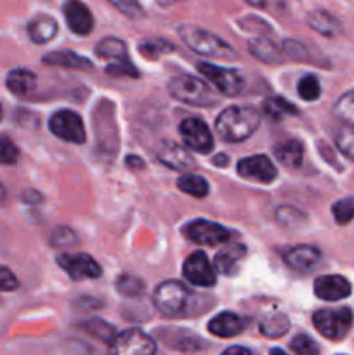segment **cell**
Here are the masks:
<instances>
[{
	"label": "cell",
	"mask_w": 354,
	"mask_h": 355,
	"mask_svg": "<svg viewBox=\"0 0 354 355\" xmlns=\"http://www.w3.org/2000/svg\"><path fill=\"white\" fill-rule=\"evenodd\" d=\"M96 54L103 59H115L118 62H127V45L120 38H104L97 44Z\"/></svg>",
	"instance_id": "27"
},
{
	"label": "cell",
	"mask_w": 354,
	"mask_h": 355,
	"mask_svg": "<svg viewBox=\"0 0 354 355\" xmlns=\"http://www.w3.org/2000/svg\"><path fill=\"white\" fill-rule=\"evenodd\" d=\"M260 116L250 106H231L219 114L215 130L226 142H243L259 128Z\"/></svg>",
	"instance_id": "1"
},
{
	"label": "cell",
	"mask_w": 354,
	"mask_h": 355,
	"mask_svg": "<svg viewBox=\"0 0 354 355\" xmlns=\"http://www.w3.org/2000/svg\"><path fill=\"white\" fill-rule=\"evenodd\" d=\"M6 83L7 89L12 94H16V96H28L35 89V85H37V76L30 69H12L7 75Z\"/></svg>",
	"instance_id": "23"
},
{
	"label": "cell",
	"mask_w": 354,
	"mask_h": 355,
	"mask_svg": "<svg viewBox=\"0 0 354 355\" xmlns=\"http://www.w3.org/2000/svg\"><path fill=\"white\" fill-rule=\"evenodd\" d=\"M288 329H290V319L281 312L266 315L259 324V331L266 338H281V336L287 335Z\"/></svg>",
	"instance_id": "25"
},
{
	"label": "cell",
	"mask_w": 354,
	"mask_h": 355,
	"mask_svg": "<svg viewBox=\"0 0 354 355\" xmlns=\"http://www.w3.org/2000/svg\"><path fill=\"white\" fill-rule=\"evenodd\" d=\"M160 338L169 349L179 350V352H198V350H203L207 347V342H203L200 336L194 335L193 331H187V329H163V331H160Z\"/></svg>",
	"instance_id": "15"
},
{
	"label": "cell",
	"mask_w": 354,
	"mask_h": 355,
	"mask_svg": "<svg viewBox=\"0 0 354 355\" xmlns=\"http://www.w3.org/2000/svg\"><path fill=\"white\" fill-rule=\"evenodd\" d=\"M19 159V149L6 135H0V165H14Z\"/></svg>",
	"instance_id": "39"
},
{
	"label": "cell",
	"mask_w": 354,
	"mask_h": 355,
	"mask_svg": "<svg viewBox=\"0 0 354 355\" xmlns=\"http://www.w3.org/2000/svg\"><path fill=\"white\" fill-rule=\"evenodd\" d=\"M264 113L271 118V120H281L283 116L288 114H297V107L292 103H288L287 99H283L281 96L269 97V99L264 103Z\"/></svg>",
	"instance_id": "29"
},
{
	"label": "cell",
	"mask_w": 354,
	"mask_h": 355,
	"mask_svg": "<svg viewBox=\"0 0 354 355\" xmlns=\"http://www.w3.org/2000/svg\"><path fill=\"white\" fill-rule=\"evenodd\" d=\"M3 198H6V189H3L2 182H0V201H2Z\"/></svg>",
	"instance_id": "48"
},
{
	"label": "cell",
	"mask_w": 354,
	"mask_h": 355,
	"mask_svg": "<svg viewBox=\"0 0 354 355\" xmlns=\"http://www.w3.org/2000/svg\"><path fill=\"white\" fill-rule=\"evenodd\" d=\"M290 350L295 355H319V349L318 343L307 335H297L294 340L290 342Z\"/></svg>",
	"instance_id": "36"
},
{
	"label": "cell",
	"mask_w": 354,
	"mask_h": 355,
	"mask_svg": "<svg viewBox=\"0 0 354 355\" xmlns=\"http://www.w3.org/2000/svg\"><path fill=\"white\" fill-rule=\"evenodd\" d=\"M65 17L68 26L76 35H89L94 26V17L89 7L82 2H68L65 6Z\"/></svg>",
	"instance_id": "18"
},
{
	"label": "cell",
	"mask_w": 354,
	"mask_h": 355,
	"mask_svg": "<svg viewBox=\"0 0 354 355\" xmlns=\"http://www.w3.org/2000/svg\"><path fill=\"white\" fill-rule=\"evenodd\" d=\"M58 263L73 281L97 279L103 274L99 263L85 253H62L58 257Z\"/></svg>",
	"instance_id": "8"
},
{
	"label": "cell",
	"mask_w": 354,
	"mask_h": 355,
	"mask_svg": "<svg viewBox=\"0 0 354 355\" xmlns=\"http://www.w3.org/2000/svg\"><path fill=\"white\" fill-rule=\"evenodd\" d=\"M196 68L205 78L210 80V82L214 83L222 94H226V96H236V94L242 92L243 78L238 71H235V69L219 68V66L210 64V62H198Z\"/></svg>",
	"instance_id": "10"
},
{
	"label": "cell",
	"mask_w": 354,
	"mask_h": 355,
	"mask_svg": "<svg viewBox=\"0 0 354 355\" xmlns=\"http://www.w3.org/2000/svg\"><path fill=\"white\" fill-rule=\"evenodd\" d=\"M333 113L344 123L354 127V90L344 94L333 106Z\"/></svg>",
	"instance_id": "32"
},
{
	"label": "cell",
	"mask_w": 354,
	"mask_h": 355,
	"mask_svg": "<svg viewBox=\"0 0 354 355\" xmlns=\"http://www.w3.org/2000/svg\"><path fill=\"white\" fill-rule=\"evenodd\" d=\"M113 6L117 7V9H120V10H124L125 14H127V16H132V17H139L142 14V9H141V6H139V3H135V2H121V3H117V2H113Z\"/></svg>",
	"instance_id": "43"
},
{
	"label": "cell",
	"mask_w": 354,
	"mask_h": 355,
	"mask_svg": "<svg viewBox=\"0 0 354 355\" xmlns=\"http://www.w3.org/2000/svg\"><path fill=\"white\" fill-rule=\"evenodd\" d=\"M83 329H85L89 335H92L96 340H99V342H104V343H110V345L113 343V340L117 338V331H115L113 326L101 321V319H92V321L85 322V324H83Z\"/></svg>",
	"instance_id": "31"
},
{
	"label": "cell",
	"mask_w": 354,
	"mask_h": 355,
	"mask_svg": "<svg viewBox=\"0 0 354 355\" xmlns=\"http://www.w3.org/2000/svg\"><path fill=\"white\" fill-rule=\"evenodd\" d=\"M0 120H2V106H0Z\"/></svg>",
	"instance_id": "49"
},
{
	"label": "cell",
	"mask_w": 354,
	"mask_h": 355,
	"mask_svg": "<svg viewBox=\"0 0 354 355\" xmlns=\"http://www.w3.org/2000/svg\"><path fill=\"white\" fill-rule=\"evenodd\" d=\"M222 355H252V352H250L248 349H245V347H229V349H226L224 352H222Z\"/></svg>",
	"instance_id": "44"
},
{
	"label": "cell",
	"mask_w": 354,
	"mask_h": 355,
	"mask_svg": "<svg viewBox=\"0 0 354 355\" xmlns=\"http://www.w3.org/2000/svg\"><path fill=\"white\" fill-rule=\"evenodd\" d=\"M141 54L148 59H156L162 52L174 51V45L169 40H162V38H153V40H146L139 47Z\"/></svg>",
	"instance_id": "37"
},
{
	"label": "cell",
	"mask_w": 354,
	"mask_h": 355,
	"mask_svg": "<svg viewBox=\"0 0 354 355\" xmlns=\"http://www.w3.org/2000/svg\"><path fill=\"white\" fill-rule=\"evenodd\" d=\"M283 259L285 262H287V266L292 267L294 270H298V272H309V270H312L319 263L321 253H319V250L316 248V246L298 245L287 250V252L283 253Z\"/></svg>",
	"instance_id": "17"
},
{
	"label": "cell",
	"mask_w": 354,
	"mask_h": 355,
	"mask_svg": "<svg viewBox=\"0 0 354 355\" xmlns=\"http://www.w3.org/2000/svg\"><path fill=\"white\" fill-rule=\"evenodd\" d=\"M19 286V281L14 276V272L7 267L0 266V291H14Z\"/></svg>",
	"instance_id": "41"
},
{
	"label": "cell",
	"mask_w": 354,
	"mask_h": 355,
	"mask_svg": "<svg viewBox=\"0 0 354 355\" xmlns=\"http://www.w3.org/2000/svg\"><path fill=\"white\" fill-rule=\"evenodd\" d=\"M307 23L312 30L325 35V37H335L342 31L340 21L330 12H326V10H312L307 17Z\"/></svg>",
	"instance_id": "22"
},
{
	"label": "cell",
	"mask_w": 354,
	"mask_h": 355,
	"mask_svg": "<svg viewBox=\"0 0 354 355\" xmlns=\"http://www.w3.org/2000/svg\"><path fill=\"white\" fill-rule=\"evenodd\" d=\"M106 73L111 76H137L139 73L135 71L134 66L130 62H117V64H111L106 68Z\"/></svg>",
	"instance_id": "42"
},
{
	"label": "cell",
	"mask_w": 354,
	"mask_h": 355,
	"mask_svg": "<svg viewBox=\"0 0 354 355\" xmlns=\"http://www.w3.org/2000/svg\"><path fill=\"white\" fill-rule=\"evenodd\" d=\"M155 307L169 318L186 315L189 312L191 293L179 281H165L155 291Z\"/></svg>",
	"instance_id": "4"
},
{
	"label": "cell",
	"mask_w": 354,
	"mask_h": 355,
	"mask_svg": "<svg viewBox=\"0 0 354 355\" xmlns=\"http://www.w3.org/2000/svg\"><path fill=\"white\" fill-rule=\"evenodd\" d=\"M177 187L183 193L191 194L194 198H205L208 194V184L200 175H184L177 180Z\"/></svg>",
	"instance_id": "30"
},
{
	"label": "cell",
	"mask_w": 354,
	"mask_h": 355,
	"mask_svg": "<svg viewBox=\"0 0 354 355\" xmlns=\"http://www.w3.org/2000/svg\"><path fill=\"white\" fill-rule=\"evenodd\" d=\"M245 252H246L245 246H242V245H235V246H229V248L222 250L221 253H217V255H215L214 269L219 270L221 274H233L236 263L243 259Z\"/></svg>",
	"instance_id": "26"
},
{
	"label": "cell",
	"mask_w": 354,
	"mask_h": 355,
	"mask_svg": "<svg viewBox=\"0 0 354 355\" xmlns=\"http://www.w3.org/2000/svg\"><path fill=\"white\" fill-rule=\"evenodd\" d=\"M169 90L177 101L189 104V106L205 107L214 106L217 103V97H215L214 90L208 87V83L191 75L174 76L169 82Z\"/></svg>",
	"instance_id": "3"
},
{
	"label": "cell",
	"mask_w": 354,
	"mask_h": 355,
	"mask_svg": "<svg viewBox=\"0 0 354 355\" xmlns=\"http://www.w3.org/2000/svg\"><path fill=\"white\" fill-rule=\"evenodd\" d=\"M180 137L184 139L187 148L196 153H210L214 149V137L203 120L200 118H186L179 127Z\"/></svg>",
	"instance_id": "11"
},
{
	"label": "cell",
	"mask_w": 354,
	"mask_h": 355,
	"mask_svg": "<svg viewBox=\"0 0 354 355\" xmlns=\"http://www.w3.org/2000/svg\"><path fill=\"white\" fill-rule=\"evenodd\" d=\"M332 214L337 224H349L354 218V198H344V200L337 201L332 207Z\"/></svg>",
	"instance_id": "35"
},
{
	"label": "cell",
	"mask_w": 354,
	"mask_h": 355,
	"mask_svg": "<svg viewBox=\"0 0 354 355\" xmlns=\"http://www.w3.org/2000/svg\"><path fill=\"white\" fill-rule=\"evenodd\" d=\"M127 163L132 166V168H142V166H144L142 159L141 158H134V156H128Z\"/></svg>",
	"instance_id": "45"
},
{
	"label": "cell",
	"mask_w": 354,
	"mask_h": 355,
	"mask_svg": "<svg viewBox=\"0 0 354 355\" xmlns=\"http://www.w3.org/2000/svg\"><path fill=\"white\" fill-rule=\"evenodd\" d=\"M354 315L347 307L323 309L312 315V324L328 340H342L353 328Z\"/></svg>",
	"instance_id": "5"
},
{
	"label": "cell",
	"mask_w": 354,
	"mask_h": 355,
	"mask_svg": "<svg viewBox=\"0 0 354 355\" xmlns=\"http://www.w3.org/2000/svg\"><path fill=\"white\" fill-rule=\"evenodd\" d=\"M58 33V23L51 16H37L28 24V35L35 44H47Z\"/></svg>",
	"instance_id": "21"
},
{
	"label": "cell",
	"mask_w": 354,
	"mask_h": 355,
	"mask_svg": "<svg viewBox=\"0 0 354 355\" xmlns=\"http://www.w3.org/2000/svg\"><path fill=\"white\" fill-rule=\"evenodd\" d=\"M228 162V158H226V156H217V158H214V163H221V165H224V163Z\"/></svg>",
	"instance_id": "46"
},
{
	"label": "cell",
	"mask_w": 354,
	"mask_h": 355,
	"mask_svg": "<svg viewBox=\"0 0 354 355\" xmlns=\"http://www.w3.org/2000/svg\"><path fill=\"white\" fill-rule=\"evenodd\" d=\"M183 274L191 284L200 288H210L217 281L214 266L208 262L203 252H194L193 255L187 257L183 267Z\"/></svg>",
	"instance_id": "12"
},
{
	"label": "cell",
	"mask_w": 354,
	"mask_h": 355,
	"mask_svg": "<svg viewBox=\"0 0 354 355\" xmlns=\"http://www.w3.org/2000/svg\"><path fill=\"white\" fill-rule=\"evenodd\" d=\"M177 31H179V37L186 42L187 47H191L198 54L214 59H224V61L236 59L235 49L210 31L191 26V24H180Z\"/></svg>",
	"instance_id": "2"
},
{
	"label": "cell",
	"mask_w": 354,
	"mask_h": 355,
	"mask_svg": "<svg viewBox=\"0 0 354 355\" xmlns=\"http://www.w3.org/2000/svg\"><path fill=\"white\" fill-rule=\"evenodd\" d=\"M156 345L153 338L139 329H128L117 335L106 355H155Z\"/></svg>",
	"instance_id": "7"
},
{
	"label": "cell",
	"mask_w": 354,
	"mask_h": 355,
	"mask_svg": "<svg viewBox=\"0 0 354 355\" xmlns=\"http://www.w3.org/2000/svg\"><path fill=\"white\" fill-rule=\"evenodd\" d=\"M51 243L56 248H69V246H75L76 243H78V239H76V234L71 229L61 227L58 229V231H54Z\"/></svg>",
	"instance_id": "40"
},
{
	"label": "cell",
	"mask_w": 354,
	"mask_h": 355,
	"mask_svg": "<svg viewBox=\"0 0 354 355\" xmlns=\"http://www.w3.org/2000/svg\"><path fill=\"white\" fill-rule=\"evenodd\" d=\"M186 238L196 245L203 246H217L224 245L231 239V232L222 225L214 224L210 220H194L184 229Z\"/></svg>",
	"instance_id": "9"
},
{
	"label": "cell",
	"mask_w": 354,
	"mask_h": 355,
	"mask_svg": "<svg viewBox=\"0 0 354 355\" xmlns=\"http://www.w3.org/2000/svg\"><path fill=\"white\" fill-rule=\"evenodd\" d=\"M238 175L243 179L253 180V182L269 184L276 179L278 170L267 156L255 155L243 158L238 162Z\"/></svg>",
	"instance_id": "14"
},
{
	"label": "cell",
	"mask_w": 354,
	"mask_h": 355,
	"mask_svg": "<svg viewBox=\"0 0 354 355\" xmlns=\"http://www.w3.org/2000/svg\"><path fill=\"white\" fill-rule=\"evenodd\" d=\"M155 155L158 162H162L169 168L177 170V172H189L196 165L187 149L172 141H160L155 148Z\"/></svg>",
	"instance_id": "13"
},
{
	"label": "cell",
	"mask_w": 354,
	"mask_h": 355,
	"mask_svg": "<svg viewBox=\"0 0 354 355\" xmlns=\"http://www.w3.org/2000/svg\"><path fill=\"white\" fill-rule=\"evenodd\" d=\"M269 355H288V354L283 352V350H281V349H273L269 352Z\"/></svg>",
	"instance_id": "47"
},
{
	"label": "cell",
	"mask_w": 354,
	"mask_h": 355,
	"mask_svg": "<svg viewBox=\"0 0 354 355\" xmlns=\"http://www.w3.org/2000/svg\"><path fill=\"white\" fill-rule=\"evenodd\" d=\"M49 128L61 141L71 142V144H83L85 142L83 121L75 111L61 110L58 113H54L51 121H49Z\"/></svg>",
	"instance_id": "6"
},
{
	"label": "cell",
	"mask_w": 354,
	"mask_h": 355,
	"mask_svg": "<svg viewBox=\"0 0 354 355\" xmlns=\"http://www.w3.org/2000/svg\"><path fill=\"white\" fill-rule=\"evenodd\" d=\"M298 96L304 101H316L321 96V85H319V80L314 75H305L302 76V80L298 82Z\"/></svg>",
	"instance_id": "34"
},
{
	"label": "cell",
	"mask_w": 354,
	"mask_h": 355,
	"mask_svg": "<svg viewBox=\"0 0 354 355\" xmlns=\"http://www.w3.org/2000/svg\"><path fill=\"white\" fill-rule=\"evenodd\" d=\"M245 328V319L239 318L238 314H233V312H222V314L215 315L208 322V331L212 335L219 336V338H233V336H238Z\"/></svg>",
	"instance_id": "19"
},
{
	"label": "cell",
	"mask_w": 354,
	"mask_h": 355,
	"mask_svg": "<svg viewBox=\"0 0 354 355\" xmlns=\"http://www.w3.org/2000/svg\"><path fill=\"white\" fill-rule=\"evenodd\" d=\"M274 156L281 165L287 168H298L302 165V158H304V148L297 139H287V141L280 142L274 148Z\"/></svg>",
	"instance_id": "20"
},
{
	"label": "cell",
	"mask_w": 354,
	"mask_h": 355,
	"mask_svg": "<svg viewBox=\"0 0 354 355\" xmlns=\"http://www.w3.org/2000/svg\"><path fill=\"white\" fill-rule=\"evenodd\" d=\"M117 291L121 295V297H127V298L139 297V295L144 291V283H142L139 277L124 274V276H120L117 279Z\"/></svg>",
	"instance_id": "33"
},
{
	"label": "cell",
	"mask_w": 354,
	"mask_h": 355,
	"mask_svg": "<svg viewBox=\"0 0 354 355\" xmlns=\"http://www.w3.org/2000/svg\"><path fill=\"white\" fill-rule=\"evenodd\" d=\"M45 64L51 66H61V68H71V69H90L92 62L83 55L75 54L71 51H58L51 52L44 58Z\"/></svg>",
	"instance_id": "24"
},
{
	"label": "cell",
	"mask_w": 354,
	"mask_h": 355,
	"mask_svg": "<svg viewBox=\"0 0 354 355\" xmlns=\"http://www.w3.org/2000/svg\"><path fill=\"white\" fill-rule=\"evenodd\" d=\"M337 148L346 158L354 162V127H346L337 134Z\"/></svg>",
	"instance_id": "38"
},
{
	"label": "cell",
	"mask_w": 354,
	"mask_h": 355,
	"mask_svg": "<svg viewBox=\"0 0 354 355\" xmlns=\"http://www.w3.org/2000/svg\"><path fill=\"white\" fill-rule=\"evenodd\" d=\"M353 291L351 283L342 276H321L314 281V295L319 300L339 302Z\"/></svg>",
	"instance_id": "16"
},
{
	"label": "cell",
	"mask_w": 354,
	"mask_h": 355,
	"mask_svg": "<svg viewBox=\"0 0 354 355\" xmlns=\"http://www.w3.org/2000/svg\"><path fill=\"white\" fill-rule=\"evenodd\" d=\"M250 52L257 59H260L264 62H269V64L281 61L276 45L273 42L266 40V38H253V40H250Z\"/></svg>",
	"instance_id": "28"
}]
</instances>
